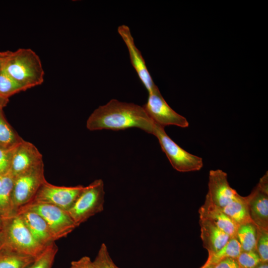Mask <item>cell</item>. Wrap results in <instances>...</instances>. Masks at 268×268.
Here are the masks:
<instances>
[{
    "mask_svg": "<svg viewBox=\"0 0 268 268\" xmlns=\"http://www.w3.org/2000/svg\"><path fill=\"white\" fill-rule=\"evenodd\" d=\"M155 125L142 106L114 99L96 109L86 122L90 131L137 128L152 134Z\"/></svg>",
    "mask_w": 268,
    "mask_h": 268,
    "instance_id": "6da1fadb",
    "label": "cell"
},
{
    "mask_svg": "<svg viewBox=\"0 0 268 268\" xmlns=\"http://www.w3.org/2000/svg\"><path fill=\"white\" fill-rule=\"evenodd\" d=\"M2 70L26 90L41 85L44 81V71L41 60L30 49L10 51Z\"/></svg>",
    "mask_w": 268,
    "mask_h": 268,
    "instance_id": "7a4b0ae2",
    "label": "cell"
},
{
    "mask_svg": "<svg viewBox=\"0 0 268 268\" xmlns=\"http://www.w3.org/2000/svg\"><path fill=\"white\" fill-rule=\"evenodd\" d=\"M3 237L0 251L37 258L46 247L39 243L33 237L21 216L15 214L1 219Z\"/></svg>",
    "mask_w": 268,
    "mask_h": 268,
    "instance_id": "3957f363",
    "label": "cell"
},
{
    "mask_svg": "<svg viewBox=\"0 0 268 268\" xmlns=\"http://www.w3.org/2000/svg\"><path fill=\"white\" fill-rule=\"evenodd\" d=\"M105 191L102 179H97L85 186L67 212L76 227L104 210Z\"/></svg>",
    "mask_w": 268,
    "mask_h": 268,
    "instance_id": "277c9868",
    "label": "cell"
},
{
    "mask_svg": "<svg viewBox=\"0 0 268 268\" xmlns=\"http://www.w3.org/2000/svg\"><path fill=\"white\" fill-rule=\"evenodd\" d=\"M153 135L157 138L162 151L176 170L188 172L199 171L202 167V159L181 148L168 135L164 127L156 124Z\"/></svg>",
    "mask_w": 268,
    "mask_h": 268,
    "instance_id": "5b68a950",
    "label": "cell"
},
{
    "mask_svg": "<svg viewBox=\"0 0 268 268\" xmlns=\"http://www.w3.org/2000/svg\"><path fill=\"white\" fill-rule=\"evenodd\" d=\"M20 210H30L40 215L48 224L56 240L67 237L77 227L67 211L51 204L31 202L17 212Z\"/></svg>",
    "mask_w": 268,
    "mask_h": 268,
    "instance_id": "8992f818",
    "label": "cell"
},
{
    "mask_svg": "<svg viewBox=\"0 0 268 268\" xmlns=\"http://www.w3.org/2000/svg\"><path fill=\"white\" fill-rule=\"evenodd\" d=\"M46 181L44 164L14 178L11 201L15 214L32 200Z\"/></svg>",
    "mask_w": 268,
    "mask_h": 268,
    "instance_id": "52a82bcc",
    "label": "cell"
},
{
    "mask_svg": "<svg viewBox=\"0 0 268 268\" xmlns=\"http://www.w3.org/2000/svg\"><path fill=\"white\" fill-rule=\"evenodd\" d=\"M84 187L82 185L58 186L46 181L30 202L51 204L67 211L72 206Z\"/></svg>",
    "mask_w": 268,
    "mask_h": 268,
    "instance_id": "ba28073f",
    "label": "cell"
},
{
    "mask_svg": "<svg viewBox=\"0 0 268 268\" xmlns=\"http://www.w3.org/2000/svg\"><path fill=\"white\" fill-rule=\"evenodd\" d=\"M142 107L154 122L162 127L189 126L187 120L170 107L159 91L149 94L147 101Z\"/></svg>",
    "mask_w": 268,
    "mask_h": 268,
    "instance_id": "9c48e42d",
    "label": "cell"
},
{
    "mask_svg": "<svg viewBox=\"0 0 268 268\" xmlns=\"http://www.w3.org/2000/svg\"><path fill=\"white\" fill-rule=\"evenodd\" d=\"M246 198L252 222L258 229L268 230V171Z\"/></svg>",
    "mask_w": 268,
    "mask_h": 268,
    "instance_id": "30bf717a",
    "label": "cell"
},
{
    "mask_svg": "<svg viewBox=\"0 0 268 268\" xmlns=\"http://www.w3.org/2000/svg\"><path fill=\"white\" fill-rule=\"evenodd\" d=\"M118 32L127 47L133 67L148 93L159 91L153 82L140 52L134 43L130 28L126 25H122L118 27Z\"/></svg>",
    "mask_w": 268,
    "mask_h": 268,
    "instance_id": "8fae6325",
    "label": "cell"
},
{
    "mask_svg": "<svg viewBox=\"0 0 268 268\" xmlns=\"http://www.w3.org/2000/svg\"><path fill=\"white\" fill-rule=\"evenodd\" d=\"M208 186L206 198L221 209L238 195L235 190L230 187L227 173L220 169L209 171Z\"/></svg>",
    "mask_w": 268,
    "mask_h": 268,
    "instance_id": "7c38bea8",
    "label": "cell"
},
{
    "mask_svg": "<svg viewBox=\"0 0 268 268\" xmlns=\"http://www.w3.org/2000/svg\"><path fill=\"white\" fill-rule=\"evenodd\" d=\"M43 164L42 155L37 148L24 140L14 149L9 172L15 178Z\"/></svg>",
    "mask_w": 268,
    "mask_h": 268,
    "instance_id": "4fadbf2b",
    "label": "cell"
},
{
    "mask_svg": "<svg viewBox=\"0 0 268 268\" xmlns=\"http://www.w3.org/2000/svg\"><path fill=\"white\" fill-rule=\"evenodd\" d=\"M19 214L34 239L46 247L56 240L45 220L38 214L30 210L18 211Z\"/></svg>",
    "mask_w": 268,
    "mask_h": 268,
    "instance_id": "5bb4252c",
    "label": "cell"
},
{
    "mask_svg": "<svg viewBox=\"0 0 268 268\" xmlns=\"http://www.w3.org/2000/svg\"><path fill=\"white\" fill-rule=\"evenodd\" d=\"M199 223L202 245L207 250L208 256L220 250L231 238L210 221L200 218Z\"/></svg>",
    "mask_w": 268,
    "mask_h": 268,
    "instance_id": "9a60e30c",
    "label": "cell"
},
{
    "mask_svg": "<svg viewBox=\"0 0 268 268\" xmlns=\"http://www.w3.org/2000/svg\"><path fill=\"white\" fill-rule=\"evenodd\" d=\"M199 212L200 218L210 221L231 238H236L237 226L221 208L213 205L206 198Z\"/></svg>",
    "mask_w": 268,
    "mask_h": 268,
    "instance_id": "2e32d148",
    "label": "cell"
},
{
    "mask_svg": "<svg viewBox=\"0 0 268 268\" xmlns=\"http://www.w3.org/2000/svg\"><path fill=\"white\" fill-rule=\"evenodd\" d=\"M222 210L238 227L242 224L252 222L250 217L246 197H242L238 194Z\"/></svg>",
    "mask_w": 268,
    "mask_h": 268,
    "instance_id": "e0dca14e",
    "label": "cell"
},
{
    "mask_svg": "<svg viewBox=\"0 0 268 268\" xmlns=\"http://www.w3.org/2000/svg\"><path fill=\"white\" fill-rule=\"evenodd\" d=\"M14 178L9 172L0 176V219L15 214L12 205V192Z\"/></svg>",
    "mask_w": 268,
    "mask_h": 268,
    "instance_id": "ac0fdd59",
    "label": "cell"
},
{
    "mask_svg": "<svg viewBox=\"0 0 268 268\" xmlns=\"http://www.w3.org/2000/svg\"><path fill=\"white\" fill-rule=\"evenodd\" d=\"M23 140L6 120L3 109H0V147L13 149Z\"/></svg>",
    "mask_w": 268,
    "mask_h": 268,
    "instance_id": "d6986e66",
    "label": "cell"
},
{
    "mask_svg": "<svg viewBox=\"0 0 268 268\" xmlns=\"http://www.w3.org/2000/svg\"><path fill=\"white\" fill-rule=\"evenodd\" d=\"M257 233L258 228L253 222L242 224L238 227L236 238L242 252L256 250Z\"/></svg>",
    "mask_w": 268,
    "mask_h": 268,
    "instance_id": "ffe728a7",
    "label": "cell"
},
{
    "mask_svg": "<svg viewBox=\"0 0 268 268\" xmlns=\"http://www.w3.org/2000/svg\"><path fill=\"white\" fill-rule=\"evenodd\" d=\"M241 252L240 244L236 238H231L220 250L211 255H209L204 265L214 266L221 260L226 258L236 259Z\"/></svg>",
    "mask_w": 268,
    "mask_h": 268,
    "instance_id": "44dd1931",
    "label": "cell"
},
{
    "mask_svg": "<svg viewBox=\"0 0 268 268\" xmlns=\"http://www.w3.org/2000/svg\"><path fill=\"white\" fill-rule=\"evenodd\" d=\"M36 258L6 251H0V268H25Z\"/></svg>",
    "mask_w": 268,
    "mask_h": 268,
    "instance_id": "7402d4cb",
    "label": "cell"
},
{
    "mask_svg": "<svg viewBox=\"0 0 268 268\" xmlns=\"http://www.w3.org/2000/svg\"><path fill=\"white\" fill-rule=\"evenodd\" d=\"M58 251L55 242L47 245L34 261L25 268H52Z\"/></svg>",
    "mask_w": 268,
    "mask_h": 268,
    "instance_id": "603a6c76",
    "label": "cell"
},
{
    "mask_svg": "<svg viewBox=\"0 0 268 268\" xmlns=\"http://www.w3.org/2000/svg\"><path fill=\"white\" fill-rule=\"evenodd\" d=\"M26 90L2 70L0 72V96L9 99L11 96Z\"/></svg>",
    "mask_w": 268,
    "mask_h": 268,
    "instance_id": "cb8c5ba5",
    "label": "cell"
},
{
    "mask_svg": "<svg viewBox=\"0 0 268 268\" xmlns=\"http://www.w3.org/2000/svg\"><path fill=\"white\" fill-rule=\"evenodd\" d=\"M92 262L95 268H119L112 259L105 243H102Z\"/></svg>",
    "mask_w": 268,
    "mask_h": 268,
    "instance_id": "d4e9b609",
    "label": "cell"
},
{
    "mask_svg": "<svg viewBox=\"0 0 268 268\" xmlns=\"http://www.w3.org/2000/svg\"><path fill=\"white\" fill-rule=\"evenodd\" d=\"M256 251L262 263L268 262V230L258 228Z\"/></svg>",
    "mask_w": 268,
    "mask_h": 268,
    "instance_id": "484cf974",
    "label": "cell"
},
{
    "mask_svg": "<svg viewBox=\"0 0 268 268\" xmlns=\"http://www.w3.org/2000/svg\"><path fill=\"white\" fill-rule=\"evenodd\" d=\"M236 260L241 268H256L262 263L256 250L241 252Z\"/></svg>",
    "mask_w": 268,
    "mask_h": 268,
    "instance_id": "4316f807",
    "label": "cell"
},
{
    "mask_svg": "<svg viewBox=\"0 0 268 268\" xmlns=\"http://www.w3.org/2000/svg\"><path fill=\"white\" fill-rule=\"evenodd\" d=\"M14 148L5 149L0 147V176L4 175L10 171Z\"/></svg>",
    "mask_w": 268,
    "mask_h": 268,
    "instance_id": "83f0119b",
    "label": "cell"
},
{
    "mask_svg": "<svg viewBox=\"0 0 268 268\" xmlns=\"http://www.w3.org/2000/svg\"><path fill=\"white\" fill-rule=\"evenodd\" d=\"M69 268H95L93 262L88 256H83L79 259L73 261Z\"/></svg>",
    "mask_w": 268,
    "mask_h": 268,
    "instance_id": "f1b7e54d",
    "label": "cell"
},
{
    "mask_svg": "<svg viewBox=\"0 0 268 268\" xmlns=\"http://www.w3.org/2000/svg\"><path fill=\"white\" fill-rule=\"evenodd\" d=\"M213 268H241L235 258L223 259L214 265Z\"/></svg>",
    "mask_w": 268,
    "mask_h": 268,
    "instance_id": "f546056e",
    "label": "cell"
},
{
    "mask_svg": "<svg viewBox=\"0 0 268 268\" xmlns=\"http://www.w3.org/2000/svg\"><path fill=\"white\" fill-rule=\"evenodd\" d=\"M9 52V51H7L1 52L0 53V72L3 69L6 57L8 55Z\"/></svg>",
    "mask_w": 268,
    "mask_h": 268,
    "instance_id": "4dcf8cb0",
    "label": "cell"
},
{
    "mask_svg": "<svg viewBox=\"0 0 268 268\" xmlns=\"http://www.w3.org/2000/svg\"><path fill=\"white\" fill-rule=\"evenodd\" d=\"M9 102V99L0 96V109H3Z\"/></svg>",
    "mask_w": 268,
    "mask_h": 268,
    "instance_id": "1f68e13d",
    "label": "cell"
},
{
    "mask_svg": "<svg viewBox=\"0 0 268 268\" xmlns=\"http://www.w3.org/2000/svg\"><path fill=\"white\" fill-rule=\"evenodd\" d=\"M2 237H3V226H2V223L0 219V247L2 243Z\"/></svg>",
    "mask_w": 268,
    "mask_h": 268,
    "instance_id": "d6a6232c",
    "label": "cell"
},
{
    "mask_svg": "<svg viewBox=\"0 0 268 268\" xmlns=\"http://www.w3.org/2000/svg\"><path fill=\"white\" fill-rule=\"evenodd\" d=\"M256 268H268V263H261Z\"/></svg>",
    "mask_w": 268,
    "mask_h": 268,
    "instance_id": "836d02e7",
    "label": "cell"
},
{
    "mask_svg": "<svg viewBox=\"0 0 268 268\" xmlns=\"http://www.w3.org/2000/svg\"><path fill=\"white\" fill-rule=\"evenodd\" d=\"M213 266H205L203 265L201 268H213Z\"/></svg>",
    "mask_w": 268,
    "mask_h": 268,
    "instance_id": "e575fe53",
    "label": "cell"
},
{
    "mask_svg": "<svg viewBox=\"0 0 268 268\" xmlns=\"http://www.w3.org/2000/svg\"></svg>",
    "mask_w": 268,
    "mask_h": 268,
    "instance_id": "d590c367",
    "label": "cell"
},
{
    "mask_svg": "<svg viewBox=\"0 0 268 268\" xmlns=\"http://www.w3.org/2000/svg\"></svg>",
    "mask_w": 268,
    "mask_h": 268,
    "instance_id": "8d00e7d4",
    "label": "cell"
},
{
    "mask_svg": "<svg viewBox=\"0 0 268 268\" xmlns=\"http://www.w3.org/2000/svg\"><path fill=\"white\" fill-rule=\"evenodd\" d=\"M1 52H0V53H1Z\"/></svg>",
    "mask_w": 268,
    "mask_h": 268,
    "instance_id": "74e56055",
    "label": "cell"
}]
</instances>
